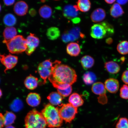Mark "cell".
Masks as SVG:
<instances>
[{
	"label": "cell",
	"mask_w": 128,
	"mask_h": 128,
	"mask_svg": "<svg viewBox=\"0 0 128 128\" xmlns=\"http://www.w3.org/2000/svg\"><path fill=\"white\" fill-rule=\"evenodd\" d=\"M61 63L58 60L53 62L52 74L48 79L54 87L64 90L76 82L77 76L74 69Z\"/></svg>",
	"instance_id": "6da1fadb"
},
{
	"label": "cell",
	"mask_w": 128,
	"mask_h": 128,
	"mask_svg": "<svg viewBox=\"0 0 128 128\" xmlns=\"http://www.w3.org/2000/svg\"><path fill=\"white\" fill-rule=\"evenodd\" d=\"M48 127L58 128L62 126L63 120L60 116L58 107L55 108L50 104L46 105L41 112Z\"/></svg>",
	"instance_id": "7a4b0ae2"
},
{
	"label": "cell",
	"mask_w": 128,
	"mask_h": 128,
	"mask_svg": "<svg viewBox=\"0 0 128 128\" xmlns=\"http://www.w3.org/2000/svg\"><path fill=\"white\" fill-rule=\"evenodd\" d=\"M26 128H46L47 124L41 113L33 110L27 114L25 120Z\"/></svg>",
	"instance_id": "3957f363"
},
{
	"label": "cell",
	"mask_w": 128,
	"mask_h": 128,
	"mask_svg": "<svg viewBox=\"0 0 128 128\" xmlns=\"http://www.w3.org/2000/svg\"><path fill=\"white\" fill-rule=\"evenodd\" d=\"M7 46L8 50L12 54H20L25 52L27 48L26 39L19 35L9 41L3 42Z\"/></svg>",
	"instance_id": "277c9868"
},
{
	"label": "cell",
	"mask_w": 128,
	"mask_h": 128,
	"mask_svg": "<svg viewBox=\"0 0 128 128\" xmlns=\"http://www.w3.org/2000/svg\"><path fill=\"white\" fill-rule=\"evenodd\" d=\"M60 106L59 112L62 119L66 123L72 122L77 114L78 108H75L70 104H62Z\"/></svg>",
	"instance_id": "5b68a950"
},
{
	"label": "cell",
	"mask_w": 128,
	"mask_h": 128,
	"mask_svg": "<svg viewBox=\"0 0 128 128\" xmlns=\"http://www.w3.org/2000/svg\"><path fill=\"white\" fill-rule=\"evenodd\" d=\"M53 65V63L49 59L42 62L38 66V73L41 78L44 80V84L47 82V78L51 76Z\"/></svg>",
	"instance_id": "8992f818"
},
{
	"label": "cell",
	"mask_w": 128,
	"mask_h": 128,
	"mask_svg": "<svg viewBox=\"0 0 128 128\" xmlns=\"http://www.w3.org/2000/svg\"><path fill=\"white\" fill-rule=\"evenodd\" d=\"M92 90L94 93L99 96L98 99L100 104L104 105L108 103L106 89L103 83L98 82L94 84L92 86Z\"/></svg>",
	"instance_id": "52a82bcc"
},
{
	"label": "cell",
	"mask_w": 128,
	"mask_h": 128,
	"mask_svg": "<svg viewBox=\"0 0 128 128\" xmlns=\"http://www.w3.org/2000/svg\"><path fill=\"white\" fill-rule=\"evenodd\" d=\"M90 35L92 38L96 39H102L108 36V30L102 22L92 26L91 28Z\"/></svg>",
	"instance_id": "ba28073f"
},
{
	"label": "cell",
	"mask_w": 128,
	"mask_h": 128,
	"mask_svg": "<svg viewBox=\"0 0 128 128\" xmlns=\"http://www.w3.org/2000/svg\"><path fill=\"white\" fill-rule=\"evenodd\" d=\"M27 48L25 52L27 55H31L39 46L40 40L34 34H30L26 38Z\"/></svg>",
	"instance_id": "9c48e42d"
},
{
	"label": "cell",
	"mask_w": 128,
	"mask_h": 128,
	"mask_svg": "<svg viewBox=\"0 0 128 128\" xmlns=\"http://www.w3.org/2000/svg\"><path fill=\"white\" fill-rule=\"evenodd\" d=\"M1 63L6 67L5 72L13 68L18 62V57L10 54L7 55H1Z\"/></svg>",
	"instance_id": "30bf717a"
},
{
	"label": "cell",
	"mask_w": 128,
	"mask_h": 128,
	"mask_svg": "<svg viewBox=\"0 0 128 128\" xmlns=\"http://www.w3.org/2000/svg\"><path fill=\"white\" fill-rule=\"evenodd\" d=\"M79 10L76 5H67L64 8L63 15L66 18L72 20L77 16L79 14Z\"/></svg>",
	"instance_id": "8fae6325"
},
{
	"label": "cell",
	"mask_w": 128,
	"mask_h": 128,
	"mask_svg": "<svg viewBox=\"0 0 128 128\" xmlns=\"http://www.w3.org/2000/svg\"><path fill=\"white\" fill-rule=\"evenodd\" d=\"M106 89L112 94H116L119 88L120 84L118 80L111 78L107 79L105 82Z\"/></svg>",
	"instance_id": "7c38bea8"
},
{
	"label": "cell",
	"mask_w": 128,
	"mask_h": 128,
	"mask_svg": "<svg viewBox=\"0 0 128 128\" xmlns=\"http://www.w3.org/2000/svg\"><path fill=\"white\" fill-rule=\"evenodd\" d=\"M106 17V12L103 9L98 8L92 12L90 18L94 23H98L103 21Z\"/></svg>",
	"instance_id": "4fadbf2b"
},
{
	"label": "cell",
	"mask_w": 128,
	"mask_h": 128,
	"mask_svg": "<svg viewBox=\"0 0 128 128\" xmlns=\"http://www.w3.org/2000/svg\"><path fill=\"white\" fill-rule=\"evenodd\" d=\"M28 6L26 3L24 1H20L16 3L14 6V10L17 15L24 16L28 12Z\"/></svg>",
	"instance_id": "5bb4252c"
},
{
	"label": "cell",
	"mask_w": 128,
	"mask_h": 128,
	"mask_svg": "<svg viewBox=\"0 0 128 128\" xmlns=\"http://www.w3.org/2000/svg\"><path fill=\"white\" fill-rule=\"evenodd\" d=\"M66 50L67 54L73 57L77 56L81 52L79 44L76 42H72L68 44L66 46Z\"/></svg>",
	"instance_id": "9a60e30c"
},
{
	"label": "cell",
	"mask_w": 128,
	"mask_h": 128,
	"mask_svg": "<svg viewBox=\"0 0 128 128\" xmlns=\"http://www.w3.org/2000/svg\"><path fill=\"white\" fill-rule=\"evenodd\" d=\"M41 100V98L39 94L36 93L31 92L28 94L26 98L27 103L32 107L38 106Z\"/></svg>",
	"instance_id": "2e32d148"
},
{
	"label": "cell",
	"mask_w": 128,
	"mask_h": 128,
	"mask_svg": "<svg viewBox=\"0 0 128 128\" xmlns=\"http://www.w3.org/2000/svg\"><path fill=\"white\" fill-rule=\"evenodd\" d=\"M47 98L51 104L53 106L58 105L60 106L63 100V97L58 92H52L49 94Z\"/></svg>",
	"instance_id": "e0dca14e"
},
{
	"label": "cell",
	"mask_w": 128,
	"mask_h": 128,
	"mask_svg": "<svg viewBox=\"0 0 128 128\" xmlns=\"http://www.w3.org/2000/svg\"><path fill=\"white\" fill-rule=\"evenodd\" d=\"M68 102L70 104L76 108L82 106L84 103V100L81 96L76 92L72 94L70 96Z\"/></svg>",
	"instance_id": "ac0fdd59"
},
{
	"label": "cell",
	"mask_w": 128,
	"mask_h": 128,
	"mask_svg": "<svg viewBox=\"0 0 128 128\" xmlns=\"http://www.w3.org/2000/svg\"><path fill=\"white\" fill-rule=\"evenodd\" d=\"M38 84V79L32 75L27 77L24 82L25 87L30 90H33L37 87Z\"/></svg>",
	"instance_id": "d6986e66"
},
{
	"label": "cell",
	"mask_w": 128,
	"mask_h": 128,
	"mask_svg": "<svg viewBox=\"0 0 128 128\" xmlns=\"http://www.w3.org/2000/svg\"><path fill=\"white\" fill-rule=\"evenodd\" d=\"M3 34L4 39L3 42L9 41L17 36V30L14 27H8L5 28Z\"/></svg>",
	"instance_id": "ffe728a7"
},
{
	"label": "cell",
	"mask_w": 128,
	"mask_h": 128,
	"mask_svg": "<svg viewBox=\"0 0 128 128\" xmlns=\"http://www.w3.org/2000/svg\"><path fill=\"white\" fill-rule=\"evenodd\" d=\"M104 68L109 73L111 74H116L120 70V65L116 62L110 61L104 64Z\"/></svg>",
	"instance_id": "44dd1931"
},
{
	"label": "cell",
	"mask_w": 128,
	"mask_h": 128,
	"mask_svg": "<svg viewBox=\"0 0 128 128\" xmlns=\"http://www.w3.org/2000/svg\"><path fill=\"white\" fill-rule=\"evenodd\" d=\"M80 62L83 68L86 70L93 66L95 61L94 58L91 56L86 55L82 58Z\"/></svg>",
	"instance_id": "7402d4cb"
},
{
	"label": "cell",
	"mask_w": 128,
	"mask_h": 128,
	"mask_svg": "<svg viewBox=\"0 0 128 128\" xmlns=\"http://www.w3.org/2000/svg\"><path fill=\"white\" fill-rule=\"evenodd\" d=\"M124 12L120 5L118 3H115L110 9V15L114 18L121 16L124 14Z\"/></svg>",
	"instance_id": "603a6c76"
},
{
	"label": "cell",
	"mask_w": 128,
	"mask_h": 128,
	"mask_svg": "<svg viewBox=\"0 0 128 128\" xmlns=\"http://www.w3.org/2000/svg\"><path fill=\"white\" fill-rule=\"evenodd\" d=\"M46 36L48 39L52 40H54L57 39L60 36V31L56 27H51L48 29Z\"/></svg>",
	"instance_id": "cb8c5ba5"
},
{
	"label": "cell",
	"mask_w": 128,
	"mask_h": 128,
	"mask_svg": "<svg viewBox=\"0 0 128 128\" xmlns=\"http://www.w3.org/2000/svg\"><path fill=\"white\" fill-rule=\"evenodd\" d=\"M76 4L78 9L81 12H87L90 9L91 4L89 0H79Z\"/></svg>",
	"instance_id": "d4e9b609"
},
{
	"label": "cell",
	"mask_w": 128,
	"mask_h": 128,
	"mask_svg": "<svg viewBox=\"0 0 128 128\" xmlns=\"http://www.w3.org/2000/svg\"><path fill=\"white\" fill-rule=\"evenodd\" d=\"M96 76L95 74L91 72H87L83 76V80L84 84L89 85L94 84L96 80Z\"/></svg>",
	"instance_id": "484cf974"
},
{
	"label": "cell",
	"mask_w": 128,
	"mask_h": 128,
	"mask_svg": "<svg viewBox=\"0 0 128 128\" xmlns=\"http://www.w3.org/2000/svg\"><path fill=\"white\" fill-rule=\"evenodd\" d=\"M39 13L40 15L42 18H48L52 15V9L49 6L44 5L40 8Z\"/></svg>",
	"instance_id": "4316f807"
},
{
	"label": "cell",
	"mask_w": 128,
	"mask_h": 128,
	"mask_svg": "<svg viewBox=\"0 0 128 128\" xmlns=\"http://www.w3.org/2000/svg\"><path fill=\"white\" fill-rule=\"evenodd\" d=\"M3 22L4 24L8 27H12L16 23L17 20L12 14H8L4 16Z\"/></svg>",
	"instance_id": "83f0119b"
},
{
	"label": "cell",
	"mask_w": 128,
	"mask_h": 128,
	"mask_svg": "<svg viewBox=\"0 0 128 128\" xmlns=\"http://www.w3.org/2000/svg\"><path fill=\"white\" fill-rule=\"evenodd\" d=\"M4 125L10 126L14 122L16 119L15 115L12 112L7 111L4 116Z\"/></svg>",
	"instance_id": "f1b7e54d"
},
{
	"label": "cell",
	"mask_w": 128,
	"mask_h": 128,
	"mask_svg": "<svg viewBox=\"0 0 128 128\" xmlns=\"http://www.w3.org/2000/svg\"><path fill=\"white\" fill-rule=\"evenodd\" d=\"M117 50L118 52L122 55H124L128 54V41H121L118 45Z\"/></svg>",
	"instance_id": "f546056e"
},
{
	"label": "cell",
	"mask_w": 128,
	"mask_h": 128,
	"mask_svg": "<svg viewBox=\"0 0 128 128\" xmlns=\"http://www.w3.org/2000/svg\"><path fill=\"white\" fill-rule=\"evenodd\" d=\"M23 107V104L22 101L19 99L14 100L10 105V108L12 111L18 112L20 111Z\"/></svg>",
	"instance_id": "4dcf8cb0"
},
{
	"label": "cell",
	"mask_w": 128,
	"mask_h": 128,
	"mask_svg": "<svg viewBox=\"0 0 128 128\" xmlns=\"http://www.w3.org/2000/svg\"><path fill=\"white\" fill-rule=\"evenodd\" d=\"M62 39L63 42L65 43L70 42L74 41L76 40V38L72 34L68 32H65L62 34Z\"/></svg>",
	"instance_id": "1f68e13d"
},
{
	"label": "cell",
	"mask_w": 128,
	"mask_h": 128,
	"mask_svg": "<svg viewBox=\"0 0 128 128\" xmlns=\"http://www.w3.org/2000/svg\"><path fill=\"white\" fill-rule=\"evenodd\" d=\"M116 128H128V119L124 117L120 118L116 125Z\"/></svg>",
	"instance_id": "d6a6232c"
},
{
	"label": "cell",
	"mask_w": 128,
	"mask_h": 128,
	"mask_svg": "<svg viewBox=\"0 0 128 128\" xmlns=\"http://www.w3.org/2000/svg\"><path fill=\"white\" fill-rule=\"evenodd\" d=\"M120 96L121 98L124 100L128 99V86L123 85L120 90Z\"/></svg>",
	"instance_id": "836d02e7"
},
{
	"label": "cell",
	"mask_w": 128,
	"mask_h": 128,
	"mask_svg": "<svg viewBox=\"0 0 128 128\" xmlns=\"http://www.w3.org/2000/svg\"><path fill=\"white\" fill-rule=\"evenodd\" d=\"M68 32L74 35L76 39H78L79 36L83 38L84 36V35L80 32V29L78 28H72Z\"/></svg>",
	"instance_id": "e575fe53"
},
{
	"label": "cell",
	"mask_w": 128,
	"mask_h": 128,
	"mask_svg": "<svg viewBox=\"0 0 128 128\" xmlns=\"http://www.w3.org/2000/svg\"><path fill=\"white\" fill-rule=\"evenodd\" d=\"M58 92L63 97H66L68 96L71 94L72 90V86H70L69 87L66 89L64 90H61L57 89Z\"/></svg>",
	"instance_id": "d590c367"
},
{
	"label": "cell",
	"mask_w": 128,
	"mask_h": 128,
	"mask_svg": "<svg viewBox=\"0 0 128 128\" xmlns=\"http://www.w3.org/2000/svg\"><path fill=\"white\" fill-rule=\"evenodd\" d=\"M121 79L126 84H128V70H126L123 73Z\"/></svg>",
	"instance_id": "8d00e7d4"
},
{
	"label": "cell",
	"mask_w": 128,
	"mask_h": 128,
	"mask_svg": "<svg viewBox=\"0 0 128 128\" xmlns=\"http://www.w3.org/2000/svg\"><path fill=\"white\" fill-rule=\"evenodd\" d=\"M4 126V116L2 114L0 113V128H2Z\"/></svg>",
	"instance_id": "74e56055"
},
{
	"label": "cell",
	"mask_w": 128,
	"mask_h": 128,
	"mask_svg": "<svg viewBox=\"0 0 128 128\" xmlns=\"http://www.w3.org/2000/svg\"><path fill=\"white\" fill-rule=\"evenodd\" d=\"M4 3L6 6H10L12 5L15 3V0H4Z\"/></svg>",
	"instance_id": "f35d334b"
},
{
	"label": "cell",
	"mask_w": 128,
	"mask_h": 128,
	"mask_svg": "<svg viewBox=\"0 0 128 128\" xmlns=\"http://www.w3.org/2000/svg\"><path fill=\"white\" fill-rule=\"evenodd\" d=\"M106 42L108 44H111L113 42V40L111 38H108L106 40Z\"/></svg>",
	"instance_id": "ab89813d"
},
{
	"label": "cell",
	"mask_w": 128,
	"mask_h": 128,
	"mask_svg": "<svg viewBox=\"0 0 128 128\" xmlns=\"http://www.w3.org/2000/svg\"><path fill=\"white\" fill-rule=\"evenodd\" d=\"M29 13L30 15L32 16H34L36 15V10L34 9H32L30 10L29 12Z\"/></svg>",
	"instance_id": "60d3db41"
},
{
	"label": "cell",
	"mask_w": 128,
	"mask_h": 128,
	"mask_svg": "<svg viewBox=\"0 0 128 128\" xmlns=\"http://www.w3.org/2000/svg\"><path fill=\"white\" fill-rule=\"evenodd\" d=\"M72 20L73 23L77 24L79 23L80 21V19L79 18L76 17Z\"/></svg>",
	"instance_id": "b9f144b4"
},
{
	"label": "cell",
	"mask_w": 128,
	"mask_h": 128,
	"mask_svg": "<svg viewBox=\"0 0 128 128\" xmlns=\"http://www.w3.org/2000/svg\"><path fill=\"white\" fill-rule=\"evenodd\" d=\"M118 4H119L124 5L128 2V0H117L116 1Z\"/></svg>",
	"instance_id": "7bdbcfd3"
},
{
	"label": "cell",
	"mask_w": 128,
	"mask_h": 128,
	"mask_svg": "<svg viewBox=\"0 0 128 128\" xmlns=\"http://www.w3.org/2000/svg\"><path fill=\"white\" fill-rule=\"evenodd\" d=\"M105 1L107 4H111L114 3L116 1L115 0H105Z\"/></svg>",
	"instance_id": "ee69618b"
},
{
	"label": "cell",
	"mask_w": 128,
	"mask_h": 128,
	"mask_svg": "<svg viewBox=\"0 0 128 128\" xmlns=\"http://www.w3.org/2000/svg\"><path fill=\"white\" fill-rule=\"evenodd\" d=\"M5 128H15L14 126L11 125L6 126Z\"/></svg>",
	"instance_id": "f6af8a7d"
},
{
	"label": "cell",
	"mask_w": 128,
	"mask_h": 128,
	"mask_svg": "<svg viewBox=\"0 0 128 128\" xmlns=\"http://www.w3.org/2000/svg\"><path fill=\"white\" fill-rule=\"evenodd\" d=\"M125 58L124 57H122L121 58V60L122 62H124L125 60Z\"/></svg>",
	"instance_id": "bcb514c9"
},
{
	"label": "cell",
	"mask_w": 128,
	"mask_h": 128,
	"mask_svg": "<svg viewBox=\"0 0 128 128\" xmlns=\"http://www.w3.org/2000/svg\"><path fill=\"white\" fill-rule=\"evenodd\" d=\"M2 95V92L1 90L0 89V98L1 97V96Z\"/></svg>",
	"instance_id": "7dc6e473"
},
{
	"label": "cell",
	"mask_w": 128,
	"mask_h": 128,
	"mask_svg": "<svg viewBox=\"0 0 128 128\" xmlns=\"http://www.w3.org/2000/svg\"><path fill=\"white\" fill-rule=\"evenodd\" d=\"M1 10V4H0V12Z\"/></svg>",
	"instance_id": "c3c4849f"
},
{
	"label": "cell",
	"mask_w": 128,
	"mask_h": 128,
	"mask_svg": "<svg viewBox=\"0 0 128 128\" xmlns=\"http://www.w3.org/2000/svg\"><path fill=\"white\" fill-rule=\"evenodd\" d=\"M1 60V55L0 54V61Z\"/></svg>",
	"instance_id": "681fc988"
},
{
	"label": "cell",
	"mask_w": 128,
	"mask_h": 128,
	"mask_svg": "<svg viewBox=\"0 0 128 128\" xmlns=\"http://www.w3.org/2000/svg\"></svg>",
	"instance_id": "f907efd6"
},
{
	"label": "cell",
	"mask_w": 128,
	"mask_h": 128,
	"mask_svg": "<svg viewBox=\"0 0 128 128\" xmlns=\"http://www.w3.org/2000/svg\"></svg>",
	"instance_id": "816d5d0a"
}]
</instances>
